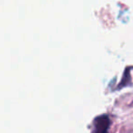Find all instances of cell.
Wrapping results in <instances>:
<instances>
[{
    "mask_svg": "<svg viewBox=\"0 0 133 133\" xmlns=\"http://www.w3.org/2000/svg\"><path fill=\"white\" fill-rule=\"evenodd\" d=\"M110 119L107 115H100L93 121V129L91 133H109Z\"/></svg>",
    "mask_w": 133,
    "mask_h": 133,
    "instance_id": "6da1fadb",
    "label": "cell"
},
{
    "mask_svg": "<svg viewBox=\"0 0 133 133\" xmlns=\"http://www.w3.org/2000/svg\"><path fill=\"white\" fill-rule=\"evenodd\" d=\"M126 86H131V78H130V74H129V69H127L125 70L123 79L120 82V85L118 86V88L121 89V88L126 87Z\"/></svg>",
    "mask_w": 133,
    "mask_h": 133,
    "instance_id": "7a4b0ae2",
    "label": "cell"
}]
</instances>
